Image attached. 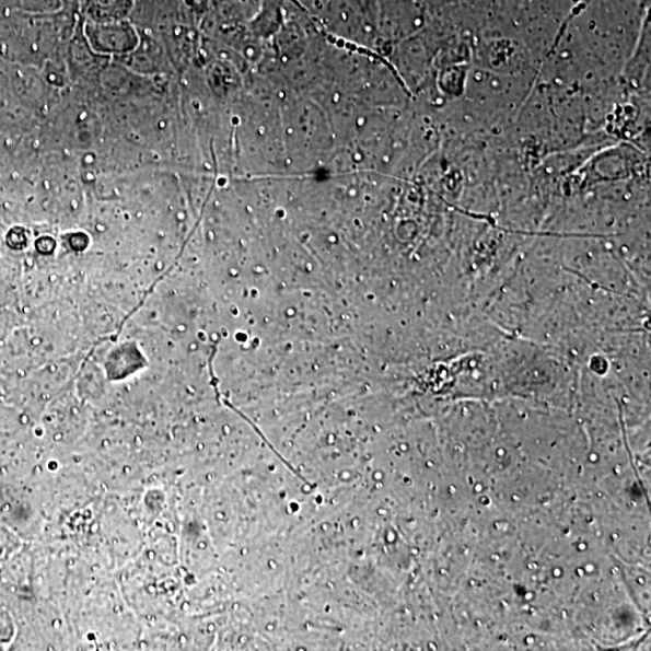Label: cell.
<instances>
[{"mask_svg":"<svg viewBox=\"0 0 651 651\" xmlns=\"http://www.w3.org/2000/svg\"><path fill=\"white\" fill-rule=\"evenodd\" d=\"M2 532V528H0ZM9 536L5 534L2 538H0V559L5 558L11 549V542L9 540Z\"/></svg>","mask_w":651,"mask_h":651,"instance_id":"6da1fadb","label":"cell"}]
</instances>
